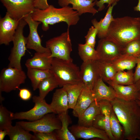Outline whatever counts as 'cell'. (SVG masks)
<instances>
[{
    "label": "cell",
    "instance_id": "1",
    "mask_svg": "<svg viewBox=\"0 0 140 140\" xmlns=\"http://www.w3.org/2000/svg\"><path fill=\"white\" fill-rule=\"evenodd\" d=\"M124 131V139L140 140V107L136 100L116 97L110 101Z\"/></svg>",
    "mask_w": 140,
    "mask_h": 140
},
{
    "label": "cell",
    "instance_id": "2",
    "mask_svg": "<svg viewBox=\"0 0 140 140\" xmlns=\"http://www.w3.org/2000/svg\"><path fill=\"white\" fill-rule=\"evenodd\" d=\"M105 38L122 47L133 40L140 39V17L114 18Z\"/></svg>",
    "mask_w": 140,
    "mask_h": 140
},
{
    "label": "cell",
    "instance_id": "3",
    "mask_svg": "<svg viewBox=\"0 0 140 140\" xmlns=\"http://www.w3.org/2000/svg\"><path fill=\"white\" fill-rule=\"evenodd\" d=\"M31 15L34 20L42 23V29L44 31L49 29V25L61 22L66 23L69 29L71 26L76 25L80 19L78 12L69 6L57 8L50 5L44 10L35 9Z\"/></svg>",
    "mask_w": 140,
    "mask_h": 140
},
{
    "label": "cell",
    "instance_id": "4",
    "mask_svg": "<svg viewBox=\"0 0 140 140\" xmlns=\"http://www.w3.org/2000/svg\"><path fill=\"white\" fill-rule=\"evenodd\" d=\"M50 70L60 87L67 84H76L82 82L80 76V69L73 63V59L65 60L52 58Z\"/></svg>",
    "mask_w": 140,
    "mask_h": 140
},
{
    "label": "cell",
    "instance_id": "5",
    "mask_svg": "<svg viewBox=\"0 0 140 140\" xmlns=\"http://www.w3.org/2000/svg\"><path fill=\"white\" fill-rule=\"evenodd\" d=\"M27 24L23 18L20 21L12 41L13 46L8 57V67L22 69L21 61L27 48L26 37L24 36L23 29Z\"/></svg>",
    "mask_w": 140,
    "mask_h": 140
},
{
    "label": "cell",
    "instance_id": "6",
    "mask_svg": "<svg viewBox=\"0 0 140 140\" xmlns=\"http://www.w3.org/2000/svg\"><path fill=\"white\" fill-rule=\"evenodd\" d=\"M46 47L50 50L51 58L65 60L73 59L70 56L72 49L69 28L66 32L47 40Z\"/></svg>",
    "mask_w": 140,
    "mask_h": 140
},
{
    "label": "cell",
    "instance_id": "7",
    "mask_svg": "<svg viewBox=\"0 0 140 140\" xmlns=\"http://www.w3.org/2000/svg\"><path fill=\"white\" fill-rule=\"evenodd\" d=\"M47 114L41 118L33 121H21L17 123L25 129L34 133L50 132L59 129L61 123L58 116L55 113Z\"/></svg>",
    "mask_w": 140,
    "mask_h": 140
},
{
    "label": "cell",
    "instance_id": "8",
    "mask_svg": "<svg viewBox=\"0 0 140 140\" xmlns=\"http://www.w3.org/2000/svg\"><path fill=\"white\" fill-rule=\"evenodd\" d=\"M26 78L22 69L8 67L3 68L0 74V92L8 93L18 89Z\"/></svg>",
    "mask_w": 140,
    "mask_h": 140
},
{
    "label": "cell",
    "instance_id": "9",
    "mask_svg": "<svg viewBox=\"0 0 140 140\" xmlns=\"http://www.w3.org/2000/svg\"><path fill=\"white\" fill-rule=\"evenodd\" d=\"M32 101L34 103L33 108L27 111L14 113L13 120H26L33 121L40 119L47 114L54 113L50 104H47L45 99H41L39 96H34Z\"/></svg>",
    "mask_w": 140,
    "mask_h": 140
},
{
    "label": "cell",
    "instance_id": "10",
    "mask_svg": "<svg viewBox=\"0 0 140 140\" xmlns=\"http://www.w3.org/2000/svg\"><path fill=\"white\" fill-rule=\"evenodd\" d=\"M7 12L12 18L20 19L32 13L35 8L34 0H0Z\"/></svg>",
    "mask_w": 140,
    "mask_h": 140
},
{
    "label": "cell",
    "instance_id": "11",
    "mask_svg": "<svg viewBox=\"0 0 140 140\" xmlns=\"http://www.w3.org/2000/svg\"><path fill=\"white\" fill-rule=\"evenodd\" d=\"M31 13L27 15L23 18L27 23L29 29V33L26 37V48L34 50L36 52L51 53L49 49L42 45L41 40L38 33V27L41 23L34 20L32 17Z\"/></svg>",
    "mask_w": 140,
    "mask_h": 140
},
{
    "label": "cell",
    "instance_id": "12",
    "mask_svg": "<svg viewBox=\"0 0 140 140\" xmlns=\"http://www.w3.org/2000/svg\"><path fill=\"white\" fill-rule=\"evenodd\" d=\"M80 76L84 86L92 90L96 82L101 78L97 60L83 62L80 69Z\"/></svg>",
    "mask_w": 140,
    "mask_h": 140
},
{
    "label": "cell",
    "instance_id": "13",
    "mask_svg": "<svg viewBox=\"0 0 140 140\" xmlns=\"http://www.w3.org/2000/svg\"><path fill=\"white\" fill-rule=\"evenodd\" d=\"M96 50L101 60L112 61L121 54L122 47L106 38L99 41Z\"/></svg>",
    "mask_w": 140,
    "mask_h": 140
},
{
    "label": "cell",
    "instance_id": "14",
    "mask_svg": "<svg viewBox=\"0 0 140 140\" xmlns=\"http://www.w3.org/2000/svg\"><path fill=\"white\" fill-rule=\"evenodd\" d=\"M21 19L17 20L13 19L6 12L4 17L0 19V45H8L10 42L12 41Z\"/></svg>",
    "mask_w": 140,
    "mask_h": 140
},
{
    "label": "cell",
    "instance_id": "15",
    "mask_svg": "<svg viewBox=\"0 0 140 140\" xmlns=\"http://www.w3.org/2000/svg\"><path fill=\"white\" fill-rule=\"evenodd\" d=\"M76 139H88L94 138L103 140H110L106 132L93 126L85 127L74 125L69 128Z\"/></svg>",
    "mask_w": 140,
    "mask_h": 140
},
{
    "label": "cell",
    "instance_id": "16",
    "mask_svg": "<svg viewBox=\"0 0 140 140\" xmlns=\"http://www.w3.org/2000/svg\"><path fill=\"white\" fill-rule=\"evenodd\" d=\"M58 3L61 7L72 5L73 9L76 11L80 16L87 13L94 15L98 12L94 6L97 0H58Z\"/></svg>",
    "mask_w": 140,
    "mask_h": 140
},
{
    "label": "cell",
    "instance_id": "17",
    "mask_svg": "<svg viewBox=\"0 0 140 140\" xmlns=\"http://www.w3.org/2000/svg\"><path fill=\"white\" fill-rule=\"evenodd\" d=\"M106 82L114 90L116 97L126 101L136 100L137 99L139 91L135 84L124 85L116 83L111 80Z\"/></svg>",
    "mask_w": 140,
    "mask_h": 140
},
{
    "label": "cell",
    "instance_id": "18",
    "mask_svg": "<svg viewBox=\"0 0 140 140\" xmlns=\"http://www.w3.org/2000/svg\"><path fill=\"white\" fill-rule=\"evenodd\" d=\"M101 78L95 83L92 90L95 100L98 102L102 100L111 101L116 97L115 91L111 86L106 85Z\"/></svg>",
    "mask_w": 140,
    "mask_h": 140
},
{
    "label": "cell",
    "instance_id": "19",
    "mask_svg": "<svg viewBox=\"0 0 140 140\" xmlns=\"http://www.w3.org/2000/svg\"><path fill=\"white\" fill-rule=\"evenodd\" d=\"M50 105L54 113L58 115L68 111L69 107L67 95L63 87L55 90Z\"/></svg>",
    "mask_w": 140,
    "mask_h": 140
},
{
    "label": "cell",
    "instance_id": "20",
    "mask_svg": "<svg viewBox=\"0 0 140 140\" xmlns=\"http://www.w3.org/2000/svg\"><path fill=\"white\" fill-rule=\"evenodd\" d=\"M51 54V53L36 52L32 58L26 60L25 65L27 68L50 69L52 61V58L50 57Z\"/></svg>",
    "mask_w": 140,
    "mask_h": 140
},
{
    "label": "cell",
    "instance_id": "21",
    "mask_svg": "<svg viewBox=\"0 0 140 140\" xmlns=\"http://www.w3.org/2000/svg\"><path fill=\"white\" fill-rule=\"evenodd\" d=\"M95 101L92 90L84 86L76 105L73 109V115L79 117Z\"/></svg>",
    "mask_w": 140,
    "mask_h": 140
},
{
    "label": "cell",
    "instance_id": "22",
    "mask_svg": "<svg viewBox=\"0 0 140 140\" xmlns=\"http://www.w3.org/2000/svg\"><path fill=\"white\" fill-rule=\"evenodd\" d=\"M116 5L113 4L109 6L105 17L101 19L99 21L96 19L91 20L93 26L98 30L97 36L100 39L105 38L107 36L108 28L114 18L112 12L113 7Z\"/></svg>",
    "mask_w": 140,
    "mask_h": 140
},
{
    "label": "cell",
    "instance_id": "23",
    "mask_svg": "<svg viewBox=\"0 0 140 140\" xmlns=\"http://www.w3.org/2000/svg\"><path fill=\"white\" fill-rule=\"evenodd\" d=\"M101 111L98 102H93L78 117L79 125L85 127L92 126L94 120Z\"/></svg>",
    "mask_w": 140,
    "mask_h": 140
},
{
    "label": "cell",
    "instance_id": "24",
    "mask_svg": "<svg viewBox=\"0 0 140 140\" xmlns=\"http://www.w3.org/2000/svg\"><path fill=\"white\" fill-rule=\"evenodd\" d=\"M58 116L61 123V128L55 130L58 140H76V138L68 128L70 120L68 111L58 115Z\"/></svg>",
    "mask_w": 140,
    "mask_h": 140
},
{
    "label": "cell",
    "instance_id": "25",
    "mask_svg": "<svg viewBox=\"0 0 140 140\" xmlns=\"http://www.w3.org/2000/svg\"><path fill=\"white\" fill-rule=\"evenodd\" d=\"M27 75L30 80L33 90L38 89L40 83L44 79L53 75L50 69L43 70L27 68Z\"/></svg>",
    "mask_w": 140,
    "mask_h": 140
},
{
    "label": "cell",
    "instance_id": "26",
    "mask_svg": "<svg viewBox=\"0 0 140 140\" xmlns=\"http://www.w3.org/2000/svg\"><path fill=\"white\" fill-rule=\"evenodd\" d=\"M84 87L82 82L76 84H67L62 87L67 94L69 109L74 108Z\"/></svg>",
    "mask_w": 140,
    "mask_h": 140
},
{
    "label": "cell",
    "instance_id": "27",
    "mask_svg": "<svg viewBox=\"0 0 140 140\" xmlns=\"http://www.w3.org/2000/svg\"><path fill=\"white\" fill-rule=\"evenodd\" d=\"M137 59L133 56L121 54L111 62L117 72L132 69L136 64Z\"/></svg>",
    "mask_w": 140,
    "mask_h": 140
},
{
    "label": "cell",
    "instance_id": "28",
    "mask_svg": "<svg viewBox=\"0 0 140 140\" xmlns=\"http://www.w3.org/2000/svg\"><path fill=\"white\" fill-rule=\"evenodd\" d=\"M101 78L105 82L112 80L117 71L111 61L97 60Z\"/></svg>",
    "mask_w": 140,
    "mask_h": 140
},
{
    "label": "cell",
    "instance_id": "29",
    "mask_svg": "<svg viewBox=\"0 0 140 140\" xmlns=\"http://www.w3.org/2000/svg\"><path fill=\"white\" fill-rule=\"evenodd\" d=\"M19 125L16 123L8 131V135L10 140H34V136Z\"/></svg>",
    "mask_w": 140,
    "mask_h": 140
},
{
    "label": "cell",
    "instance_id": "30",
    "mask_svg": "<svg viewBox=\"0 0 140 140\" xmlns=\"http://www.w3.org/2000/svg\"><path fill=\"white\" fill-rule=\"evenodd\" d=\"M100 109L101 113L104 115L106 119V132L110 140H115L113 136L110 127V117L111 113L113 109L110 101L106 100H102L98 102Z\"/></svg>",
    "mask_w": 140,
    "mask_h": 140
},
{
    "label": "cell",
    "instance_id": "31",
    "mask_svg": "<svg viewBox=\"0 0 140 140\" xmlns=\"http://www.w3.org/2000/svg\"><path fill=\"white\" fill-rule=\"evenodd\" d=\"M79 55L83 62L89 60H98L99 57L98 53L94 48L85 43L78 44Z\"/></svg>",
    "mask_w": 140,
    "mask_h": 140
},
{
    "label": "cell",
    "instance_id": "32",
    "mask_svg": "<svg viewBox=\"0 0 140 140\" xmlns=\"http://www.w3.org/2000/svg\"><path fill=\"white\" fill-rule=\"evenodd\" d=\"M59 86L58 82L53 75L46 78L40 83L38 89L39 97L44 99L48 93Z\"/></svg>",
    "mask_w": 140,
    "mask_h": 140
},
{
    "label": "cell",
    "instance_id": "33",
    "mask_svg": "<svg viewBox=\"0 0 140 140\" xmlns=\"http://www.w3.org/2000/svg\"><path fill=\"white\" fill-rule=\"evenodd\" d=\"M110 127L115 140L124 139V131L113 109L110 117Z\"/></svg>",
    "mask_w": 140,
    "mask_h": 140
},
{
    "label": "cell",
    "instance_id": "34",
    "mask_svg": "<svg viewBox=\"0 0 140 140\" xmlns=\"http://www.w3.org/2000/svg\"><path fill=\"white\" fill-rule=\"evenodd\" d=\"M111 81L116 83L122 85H128L135 84L132 69L128 70L127 72L123 71H117Z\"/></svg>",
    "mask_w": 140,
    "mask_h": 140
},
{
    "label": "cell",
    "instance_id": "35",
    "mask_svg": "<svg viewBox=\"0 0 140 140\" xmlns=\"http://www.w3.org/2000/svg\"><path fill=\"white\" fill-rule=\"evenodd\" d=\"M14 113L9 111L2 104L0 106V130L8 131L12 126Z\"/></svg>",
    "mask_w": 140,
    "mask_h": 140
},
{
    "label": "cell",
    "instance_id": "36",
    "mask_svg": "<svg viewBox=\"0 0 140 140\" xmlns=\"http://www.w3.org/2000/svg\"><path fill=\"white\" fill-rule=\"evenodd\" d=\"M121 54L136 58L140 57V39L133 40L122 47Z\"/></svg>",
    "mask_w": 140,
    "mask_h": 140
},
{
    "label": "cell",
    "instance_id": "37",
    "mask_svg": "<svg viewBox=\"0 0 140 140\" xmlns=\"http://www.w3.org/2000/svg\"><path fill=\"white\" fill-rule=\"evenodd\" d=\"M97 29L93 26L89 29L87 35L85 36V43L94 48L96 44V37L98 33Z\"/></svg>",
    "mask_w": 140,
    "mask_h": 140
},
{
    "label": "cell",
    "instance_id": "38",
    "mask_svg": "<svg viewBox=\"0 0 140 140\" xmlns=\"http://www.w3.org/2000/svg\"><path fill=\"white\" fill-rule=\"evenodd\" d=\"M33 135L34 140H58L55 130L50 132L34 133Z\"/></svg>",
    "mask_w": 140,
    "mask_h": 140
},
{
    "label": "cell",
    "instance_id": "39",
    "mask_svg": "<svg viewBox=\"0 0 140 140\" xmlns=\"http://www.w3.org/2000/svg\"><path fill=\"white\" fill-rule=\"evenodd\" d=\"M106 124L105 116L101 113L95 117L93 122L92 126L105 131Z\"/></svg>",
    "mask_w": 140,
    "mask_h": 140
},
{
    "label": "cell",
    "instance_id": "40",
    "mask_svg": "<svg viewBox=\"0 0 140 140\" xmlns=\"http://www.w3.org/2000/svg\"><path fill=\"white\" fill-rule=\"evenodd\" d=\"M120 0H97L96 5L98 7L97 10L98 11H100L103 10L105 8L104 4H108V7L113 4H117V2Z\"/></svg>",
    "mask_w": 140,
    "mask_h": 140
},
{
    "label": "cell",
    "instance_id": "41",
    "mask_svg": "<svg viewBox=\"0 0 140 140\" xmlns=\"http://www.w3.org/2000/svg\"><path fill=\"white\" fill-rule=\"evenodd\" d=\"M19 92V96L20 99L24 101H27L31 98L32 93L28 89L25 88L18 89Z\"/></svg>",
    "mask_w": 140,
    "mask_h": 140
},
{
    "label": "cell",
    "instance_id": "42",
    "mask_svg": "<svg viewBox=\"0 0 140 140\" xmlns=\"http://www.w3.org/2000/svg\"><path fill=\"white\" fill-rule=\"evenodd\" d=\"M34 4L35 9L44 10L49 6L47 0H34Z\"/></svg>",
    "mask_w": 140,
    "mask_h": 140
},
{
    "label": "cell",
    "instance_id": "43",
    "mask_svg": "<svg viewBox=\"0 0 140 140\" xmlns=\"http://www.w3.org/2000/svg\"><path fill=\"white\" fill-rule=\"evenodd\" d=\"M137 66L134 73L135 83L140 79V57L138 58Z\"/></svg>",
    "mask_w": 140,
    "mask_h": 140
},
{
    "label": "cell",
    "instance_id": "44",
    "mask_svg": "<svg viewBox=\"0 0 140 140\" xmlns=\"http://www.w3.org/2000/svg\"><path fill=\"white\" fill-rule=\"evenodd\" d=\"M8 130H0V140H3L6 135H8Z\"/></svg>",
    "mask_w": 140,
    "mask_h": 140
},
{
    "label": "cell",
    "instance_id": "45",
    "mask_svg": "<svg viewBox=\"0 0 140 140\" xmlns=\"http://www.w3.org/2000/svg\"><path fill=\"white\" fill-rule=\"evenodd\" d=\"M134 11L140 12V0H138V3L137 5L134 8Z\"/></svg>",
    "mask_w": 140,
    "mask_h": 140
},
{
    "label": "cell",
    "instance_id": "46",
    "mask_svg": "<svg viewBox=\"0 0 140 140\" xmlns=\"http://www.w3.org/2000/svg\"><path fill=\"white\" fill-rule=\"evenodd\" d=\"M136 101L140 107V91H139L138 95Z\"/></svg>",
    "mask_w": 140,
    "mask_h": 140
},
{
    "label": "cell",
    "instance_id": "47",
    "mask_svg": "<svg viewBox=\"0 0 140 140\" xmlns=\"http://www.w3.org/2000/svg\"><path fill=\"white\" fill-rule=\"evenodd\" d=\"M135 84L138 91H140V79Z\"/></svg>",
    "mask_w": 140,
    "mask_h": 140
}]
</instances>
